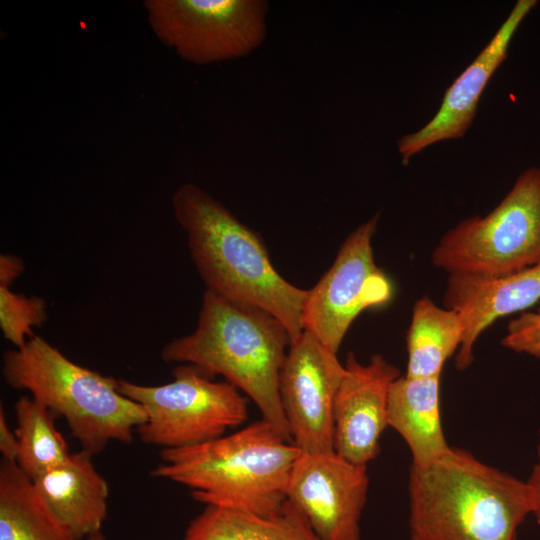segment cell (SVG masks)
Instances as JSON below:
<instances>
[{"mask_svg": "<svg viewBox=\"0 0 540 540\" xmlns=\"http://www.w3.org/2000/svg\"><path fill=\"white\" fill-rule=\"evenodd\" d=\"M172 208L206 290L267 311L284 325L290 344L295 342L304 331L308 290L278 273L260 235L194 183L174 192Z\"/></svg>", "mask_w": 540, "mask_h": 540, "instance_id": "cell-1", "label": "cell"}, {"mask_svg": "<svg viewBox=\"0 0 540 540\" xmlns=\"http://www.w3.org/2000/svg\"><path fill=\"white\" fill-rule=\"evenodd\" d=\"M408 492L411 537L420 540H518L532 514L526 481L459 448L412 465Z\"/></svg>", "mask_w": 540, "mask_h": 540, "instance_id": "cell-2", "label": "cell"}, {"mask_svg": "<svg viewBox=\"0 0 540 540\" xmlns=\"http://www.w3.org/2000/svg\"><path fill=\"white\" fill-rule=\"evenodd\" d=\"M289 346L286 328L273 315L206 290L196 329L167 343L161 357L194 365L211 377L223 376L254 402L262 419L292 442L279 394Z\"/></svg>", "mask_w": 540, "mask_h": 540, "instance_id": "cell-3", "label": "cell"}, {"mask_svg": "<svg viewBox=\"0 0 540 540\" xmlns=\"http://www.w3.org/2000/svg\"><path fill=\"white\" fill-rule=\"evenodd\" d=\"M301 450L264 419L229 435L177 449H161L151 471L191 489L211 506L271 515L285 502L286 488Z\"/></svg>", "mask_w": 540, "mask_h": 540, "instance_id": "cell-4", "label": "cell"}, {"mask_svg": "<svg viewBox=\"0 0 540 540\" xmlns=\"http://www.w3.org/2000/svg\"><path fill=\"white\" fill-rule=\"evenodd\" d=\"M2 375L10 387L29 391L63 417L81 449L92 455L111 441L131 443L147 419L139 403L119 392L118 379L74 363L38 335L3 354Z\"/></svg>", "mask_w": 540, "mask_h": 540, "instance_id": "cell-5", "label": "cell"}, {"mask_svg": "<svg viewBox=\"0 0 540 540\" xmlns=\"http://www.w3.org/2000/svg\"><path fill=\"white\" fill-rule=\"evenodd\" d=\"M432 263L448 275L503 277L540 262V168L523 171L498 205L448 230Z\"/></svg>", "mask_w": 540, "mask_h": 540, "instance_id": "cell-6", "label": "cell"}, {"mask_svg": "<svg viewBox=\"0 0 540 540\" xmlns=\"http://www.w3.org/2000/svg\"><path fill=\"white\" fill-rule=\"evenodd\" d=\"M172 373L171 382L158 386L117 380L119 392L147 413L136 429L142 443L161 449L200 445L248 419V398L229 382L214 381L191 364H181Z\"/></svg>", "mask_w": 540, "mask_h": 540, "instance_id": "cell-7", "label": "cell"}, {"mask_svg": "<svg viewBox=\"0 0 540 540\" xmlns=\"http://www.w3.org/2000/svg\"><path fill=\"white\" fill-rule=\"evenodd\" d=\"M143 6L157 39L195 65L245 57L267 33L264 0H145Z\"/></svg>", "mask_w": 540, "mask_h": 540, "instance_id": "cell-8", "label": "cell"}, {"mask_svg": "<svg viewBox=\"0 0 540 540\" xmlns=\"http://www.w3.org/2000/svg\"><path fill=\"white\" fill-rule=\"evenodd\" d=\"M379 215L354 229L343 242L334 263L308 290L303 328L337 353L356 317L390 301L393 287L376 265L372 240Z\"/></svg>", "mask_w": 540, "mask_h": 540, "instance_id": "cell-9", "label": "cell"}, {"mask_svg": "<svg viewBox=\"0 0 540 540\" xmlns=\"http://www.w3.org/2000/svg\"><path fill=\"white\" fill-rule=\"evenodd\" d=\"M336 354L303 331L281 370V404L292 442L304 453L334 451L333 407L345 373Z\"/></svg>", "mask_w": 540, "mask_h": 540, "instance_id": "cell-10", "label": "cell"}, {"mask_svg": "<svg viewBox=\"0 0 540 540\" xmlns=\"http://www.w3.org/2000/svg\"><path fill=\"white\" fill-rule=\"evenodd\" d=\"M368 489L366 465L352 463L335 451L301 452L286 497L320 540H360Z\"/></svg>", "mask_w": 540, "mask_h": 540, "instance_id": "cell-11", "label": "cell"}, {"mask_svg": "<svg viewBox=\"0 0 540 540\" xmlns=\"http://www.w3.org/2000/svg\"><path fill=\"white\" fill-rule=\"evenodd\" d=\"M344 366L333 407L334 451L367 466L379 454L380 438L388 426L389 391L401 375L380 354L363 364L349 353Z\"/></svg>", "mask_w": 540, "mask_h": 540, "instance_id": "cell-12", "label": "cell"}, {"mask_svg": "<svg viewBox=\"0 0 540 540\" xmlns=\"http://www.w3.org/2000/svg\"><path fill=\"white\" fill-rule=\"evenodd\" d=\"M536 4V0H518L490 41L446 89L432 119L419 130L398 139L397 150L403 164L434 144L457 140L466 134L485 87L507 58L517 29Z\"/></svg>", "mask_w": 540, "mask_h": 540, "instance_id": "cell-13", "label": "cell"}, {"mask_svg": "<svg viewBox=\"0 0 540 540\" xmlns=\"http://www.w3.org/2000/svg\"><path fill=\"white\" fill-rule=\"evenodd\" d=\"M539 302L540 262L497 278L449 275L443 304L456 311L465 326L456 367L464 370L471 365L477 339L494 321L527 311Z\"/></svg>", "mask_w": 540, "mask_h": 540, "instance_id": "cell-14", "label": "cell"}, {"mask_svg": "<svg viewBox=\"0 0 540 540\" xmlns=\"http://www.w3.org/2000/svg\"><path fill=\"white\" fill-rule=\"evenodd\" d=\"M92 454L81 449L63 464L33 480L54 516L79 539L101 531L107 516L109 486Z\"/></svg>", "mask_w": 540, "mask_h": 540, "instance_id": "cell-15", "label": "cell"}, {"mask_svg": "<svg viewBox=\"0 0 540 540\" xmlns=\"http://www.w3.org/2000/svg\"><path fill=\"white\" fill-rule=\"evenodd\" d=\"M388 426L406 442L412 465H425L448 451L441 420L440 377H398L389 391Z\"/></svg>", "mask_w": 540, "mask_h": 540, "instance_id": "cell-16", "label": "cell"}, {"mask_svg": "<svg viewBox=\"0 0 540 540\" xmlns=\"http://www.w3.org/2000/svg\"><path fill=\"white\" fill-rule=\"evenodd\" d=\"M184 540H320L305 516L289 501L271 515L205 506L190 521Z\"/></svg>", "mask_w": 540, "mask_h": 540, "instance_id": "cell-17", "label": "cell"}, {"mask_svg": "<svg viewBox=\"0 0 540 540\" xmlns=\"http://www.w3.org/2000/svg\"><path fill=\"white\" fill-rule=\"evenodd\" d=\"M0 540H79L39 496L16 462L0 463Z\"/></svg>", "mask_w": 540, "mask_h": 540, "instance_id": "cell-18", "label": "cell"}, {"mask_svg": "<svg viewBox=\"0 0 540 540\" xmlns=\"http://www.w3.org/2000/svg\"><path fill=\"white\" fill-rule=\"evenodd\" d=\"M465 333L461 316L422 296L414 303L406 345L405 376L441 377L445 362L459 350Z\"/></svg>", "mask_w": 540, "mask_h": 540, "instance_id": "cell-19", "label": "cell"}, {"mask_svg": "<svg viewBox=\"0 0 540 540\" xmlns=\"http://www.w3.org/2000/svg\"><path fill=\"white\" fill-rule=\"evenodd\" d=\"M18 440L16 464L33 481L68 460L71 453L55 426L56 415L32 396H21L14 405Z\"/></svg>", "mask_w": 540, "mask_h": 540, "instance_id": "cell-20", "label": "cell"}, {"mask_svg": "<svg viewBox=\"0 0 540 540\" xmlns=\"http://www.w3.org/2000/svg\"><path fill=\"white\" fill-rule=\"evenodd\" d=\"M47 303L43 298L26 297L10 287L0 286V328L15 348L22 347L34 334L33 328L47 320Z\"/></svg>", "mask_w": 540, "mask_h": 540, "instance_id": "cell-21", "label": "cell"}, {"mask_svg": "<svg viewBox=\"0 0 540 540\" xmlns=\"http://www.w3.org/2000/svg\"><path fill=\"white\" fill-rule=\"evenodd\" d=\"M501 344L514 352L540 359V302L536 311H524L512 318Z\"/></svg>", "mask_w": 540, "mask_h": 540, "instance_id": "cell-22", "label": "cell"}, {"mask_svg": "<svg viewBox=\"0 0 540 540\" xmlns=\"http://www.w3.org/2000/svg\"><path fill=\"white\" fill-rule=\"evenodd\" d=\"M0 451L3 459L16 462L18 455V440L7 422L4 409L0 407Z\"/></svg>", "mask_w": 540, "mask_h": 540, "instance_id": "cell-23", "label": "cell"}, {"mask_svg": "<svg viewBox=\"0 0 540 540\" xmlns=\"http://www.w3.org/2000/svg\"><path fill=\"white\" fill-rule=\"evenodd\" d=\"M24 271L23 261L11 254L0 256V286L10 287Z\"/></svg>", "mask_w": 540, "mask_h": 540, "instance_id": "cell-24", "label": "cell"}, {"mask_svg": "<svg viewBox=\"0 0 540 540\" xmlns=\"http://www.w3.org/2000/svg\"><path fill=\"white\" fill-rule=\"evenodd\" d=\"M537 460L533 466L531 475L526 481L532 495V514L540 524V428L538 432Z\"/></svg>", "mask_w": 540, "mask_h": 540, "instance_id": "cell-25", "label": "cell"}, {"mask_svg": "<svg viewBox=\"0 0 540 540\" xmlns=\"http://www.w3.org/2000/svg\"><path fill=\"white\" fill-rule=\"evenodd\" d=\"M86 540H106L101 531L94 533L86 538Z\"/></svg>", "mask_w": 540, "mask_h": 540, "instance_id": "cell-26", "label": "cell"}, {"mask_svg": "<svg viewBox=\"0 0 540 540\" xmlns=\"http://www.w3.org/2000/svg\"><path fill=\"white\" fill-rule=\"evenodd\" d=\"M410 540H420V539L415 538V537H411Z\"/></svg>", "mask_w": 540, "mask_h": 540, "instance_id": "cell-27", "label": "cell"}]
</instances>
